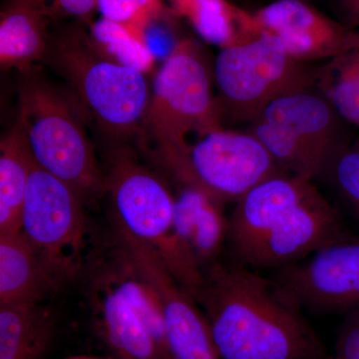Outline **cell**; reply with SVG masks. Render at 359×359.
I'll use <instances>...</instances> for the list:
<instances>
[{
	"label": "cell",
	"instance_id": "cell-28",
	"mask_svg": "<svg viewBox=\"0 0 359 359\" xmlns=\"http://www.w3.org/2000/svg\"><path fill=\"white\" fill-rule=\"evenodd\" d=\"M8 1H18L23 2V4H30V6L39 7V8L43 9V11H47L49 15H50V4H49V1L52 4V0H8ZM51 18V15H50Z\"/></svg>",
	"mask_w": 359,
	"mask_h": 359
},
{
	"label": "cell",
	"instance_id": "cell-30",
	"mask_svg": "<svg viewBox=\"0 0 359 359\" xmlns=\"http://www.w3.org/2000/svg\"><path fill=\"white\" fill-rule=\"evenodd\" d=\"M311 359H330V358H328V356H327V358H311Z\"/></svg>",
	"mask_w": 359,
	"mask_h": 359
},
{
	"label": "cell",
	"instance_id": "cell-18",
	"mask_svg": "<svg viewBox=\"0 0 359 359\" xmlns=\"http://www.w3.org/2000/svg\"><path fill=\"white\" fill-rule=\"evenodd\" d=\"M55 330V318L42 302L0 306V359H41Z\"/></svg>",
	"mask_w": 359,
	"mask_h": 359
},
{
	"label": "cell",
	"instance_id": "cell-9",
	"mask_svg": "<svg viewBox=\"0 0 359 359\" xmlns=\"http://www.w3.org/2000/svg\"><path fill=\"white\" fill-rule=\"evenodd\" d=\"M20 231L60 285L87 271L95 257L84 201L36 163L28 182Z\"/></svg>",
	"mask_w": 359,
	"mask_h": 359
},
{
	"label": "cell",
	"instance_id": "cell-4",
	"mask_svg": "<svg viewBox=\"0 0 359 359\" xmlns=\"http://www.w3.org/2000/svg\"><path fill=\"white\" fill-rule=\"evenodd\" d=\"M45 63L67 82L85 119L107 138L140 135L151 95L146 74L104 57L82 26L51 35Z\"/></svg>",
	"mask_w": 359,
	"mask_h": 359
},
{
	"label": "cell",
	"instance_id": "cell-10",
	"mask_svg": "<svg viewBox=\"0 0 359 359\" xmlns=\"http://www.w3.org/2000/svg\"><path fill=\"white\" fill-rule=\"evenodd\" d=\"M287 174L250 132L214 130L196 139L180 181L199 187L219 204L237 203L266 180Z\"/></svg>",
	"mask_w": 359,
	"mask_h": 359
},
{
	"label": "cell",
	"instance_id": "cell-6",
	"mask_svg": "<svg viewBox=\"0 0 359 359\" xmlns=\"http://www.w3.org/2000/svg\"><path fill=\"white\" fill-rule=\"evenodd\" d=\"M104 175L117 226L154 250L180 285L195 297L203 273L177 233L175 197L166 184L125 148L113 151Z\"/></svg>",
	"mask_w": 359,
	"mask_h": 359
},
{
	"label": "cell",
	"instance_id": "cell-23",
	"mask_svg": "<svg viewBox=\"0 0 359 359\" xmlns=\"http://www.w3.org/2000/svg\"><path fill=\"white\" fill-rule=\"evenodd\" d=\"M320 181L359 219V138L353 140L332 160Z\"/></svg>",
	"mask_w": 359,
	"mask_h": 359
},
{
	"label": "cell",
	"instance_id": "cell-11",
	"mask_svg": "<svg viewBox=\"0 0 359 359\" xmlns=\"http://www.w3.org/2000/svg\"><path fill=\"white\" fill-rule=\"evenodd\" d=\"M285 294L313 314H346L359 309V237L325 245L301 262L273 271Z\"/></svg>",
	"mask_w": 359,
	"mask_h": 359
},
{
	"label": "cell",
	"instance_id": "cell-16",
	"mask_svg": "<svg viewBox=\"0 0 359 359\" xmlns=\"http://www.w3.org/2000/svg\"><path fill=\"white\" fill-rule=\"evenodd\" d=\"M60 287L21 231L0 233V306L42 302Z\"/></svg>",
	"mask_w": 359,
	"mask_h": 359
},
{
	"label": "cell",
	"instance_id": "cell-7",
	"mask_svg": "<svg viewBox=\"0 0 359 359\" xmlns=\"http://www.w3.org/2000/svg\"><path fill=\"white\" fill-rule=\"evenodd\" d=\"M250 125L278 166L306 181H320L353 141L351 126L316 87L276 99Z\"/></svg>",
	"mask_w": 359,
	"mask_h": 359
},
{
	"label": "cell",
	"instance_id": "cell-19",
	"mask_svg": "<svg viewBox=\"0 0 359 359\" xmlns=\"http://www.w3.org/2000/svg\"><path fill=\"white\" fill-rule=\"evenodd\" d=\"M174 13L185 18L198 35L219 49L259 34L252 13L228 0H169Z\"/></svg>",
	"mask_w": 359,
	"mask_h": 359
},
{
	"label": "cell",
	"instance_id": "cell-15",
	"mask_svg": "<svg viewBox=\"0 0 359 359\" xmlns=\"http://www.w3.org/2000/svg\"><path fill=\"white\" fill-rule=\"evenodd\" d=\"M174 197L177 233L204 275L221 261L228 241L229 218L224 215V205L199 187L182 184Z\"/></svg>",
	"mask_w": 359,
	"mask_h": 359
},
{
	"label": "cell",
	"instance_id": "cell-1",
	"mask_svg": "<svg viewBox=\"0 0 359 359\" xmlns=\"http://www.w3.org/2000/svg\"><path fill=\"white\" fill-rule=\"evenodd\" d=\"M219 359H311L327 351L304 316L273 278L218 262L196 295Z\"/></svg>",
	"mask_w": 359,
	"mask_h": 359
},
{
	"label": "cell",
	"instance_id": "cell-13",
	"mask_svg": "<svg viewBox=\"0 0 359 359\" xmlns=\"http://www.w3.org/2000/svg\"><path fill=\"white\" fill-rule=\"evenodd\" d=\"M252 13L257 33L275 35L290 56L304 62L325 63L359 45V30L304 0H276Z\"/></svg>",
	"mask_w": 359,
	"mask_h": 359
},
{
	"label": "cell",
	"instance_id": "cell-14",
	"mask_svg": "<svg viewBox=\"0 0 359 359\" xmlns=\"http://www.w3.org/2000/svg\"><path fill=\"white\" fill-rule=\"evenodd\" d=\"M89 302L101 339L114 359H171L161 351L152 334L118 287L105 259L94 257Z\"/></svg>",
	"mask_w": 359,
	"mask_h": 359
},
{
	"label": "cell",
	"instance_id": "cell-8",
	"mask_svg": "<svg viewBox=\"0 0 359 359\" xmlns=\"http://www.w3.org/2000/svg\"><path fill=\"white\" fill-rule=\"evenodd\" d=\"M323 65L292 57L268 32L223 47L212 71L222 122L250 124L276 99L316 87Z\"/></svg>",
	"mask_w": 359,
	"mask_h": 359
},
{
	"label": "cell",
	"instance_id": "cell-27",
	"mask_svg": "<svg viewBox=\"0 0 359 359\" xmlns=\"http://www.w3.org/2000/svg\"><path fill=\"white\" fill-rule=\"evenodd\" d=\"M337 9L344 26L348 29L359 30V0H337Z\"/></svg>",
	"mask_w": 359,
	"mask_h": 359
},
{
	"label": "cell",
	"instance_id": "cell-22",
	"mask_svg": "<svg viewBox=\"0 0 359 359\" xmlns=\"http://www.w3.org/2000/svg\"><path fill=\"white\" fill-rule=\"evenodd\" d=\"M316 87L347 125L359 129V45L323 63Z\"/></svg>",
	"mask_w": 359,
	"mask_h": 359
},
{
	"label": "cell",
	"instance_id": "cell-5",
	"mask_svg": "<svg viewBox=\"0 0 359 359\" xmlns=\"http://www.w3.org/2000/svg\"><path fill=\"white\" fill-rule=\"evenodd\" d=\"M20 74L16 125L35 163L65 182L84 203L98 199L106 193L105 175L76 101L35 67Z\"/></svg>",
	"mask_w": 359,
	"mask_h": 359
},
{
	"label": "cell",
	"instance_id": "cell-3",
	"mask_svg": "<svg viewBox=\"0 0 359 359\" xmlns=\"http://www.w3.org/2000/svg\"><path fill=\"white\" fill-rule=\"evenodd\" d=\"M214 84V75L192 39L177 42L156 74L139 138L179 182L185 174L191 139L223 128Z\"/></svg>",
	"mask_w": 359,
	"mask_h": 359
},
{
	"label": "cell",
	"instance_id": "cell-20",
	"mask_svg": "<svg viewBox=\"0 0 359 359\" xmlns=\"http://www.w3.org/2000/svg\"><path fill=\"white\" fill-rule=\"evenodd\" d=\"M34 164L25 136L15 124L0 143V233L20 231L21 212Z\"/></svg>",
	"mask_w": 359,
	"mask_h": 359
},
{
	"label": "cell",
	"instance_id": "cell-21",
	"mask_svg": "<svg viewBox=\"0 0 359 359\" xmlns=\"http://www.w3.org/2000/svg\"><path fill=\"white\" fill-rule=\"evenodd\" d=\"M88 33L92 44L104 57L146 75L154 69L156 58L145 32L101 18L92 23Z\"/></svg>",
	"mask_w": 359,
	"mask_h": 359
},
{
	"label": "cell",
	"instance_id": "cell-17",
	"mask_svg": "<svg viewBox=\"0 0 359 359\" xmlns=\"http://www.w3.org/2000/svg\"><path fill=\"white\" fill-rule=\"evenodd\" d=\"M51 18L39 7L7 1L0 13V67L20 73L45 62L51 35Z\"/></svg>",
	"mask_w": 359,
	"mask_h": 359
},
{
	"label": "cell",
	"instance_id": "cell-2",
	"mask_svg": "<svg viewBox=\"0 0 359 359\" xmlns=\"http://www.w3.org/2000/svg\"><path fill=\"white\" fill-rule=\"evenodd\" d=\"M339 209L314 185L278 175L250 190L229 217L231 263L280 269L349 235Z\"/></svg>",
	"mask_w": 359,
	"mask_h": 359
},
{
	"label": "cell",
	"instance_id": "cell-12",
	"mask_svg": "<svg viewBox=\"0 0 359 359\" xmlns=\"http://www.w3.org/2000/svg\"><path fill=\"white\" fill-rule=\"evenodd\" d=\"M116 242L159 295L172 359H219L205 314L154 250L117 226Z\"/></svg>",
	"mask_w": 359,
	"mask_h": 359
},
{
	"label": "cell",
	"instance_id": "cell-26",
	"mask_svg": "<svg viewBox=\"0 0 359 359\" xmlns=\"http://www.w3.org/2000/svg\"><path fill=\"white\" fill-rule=\"evenodd\" d=\"M98 0H52L50 15L86 20L97 11Z\"/></svg>",
	"mask_w": 359,
	"mask_h": 359
},
{
	"label": "cell",
	"instance_id": "cell-24",
	"mask_svg": "<svg viewBox=\"0 0 359 359\" xmlns=\"http://www.w3.org/2000/svg\"><path fill=\"white\" fill-rule=\"evenodd\" d=\"M101 18L145 32L165 13L163 0H98Z\"/></svg>",
	"mask_w": 359,
	"mask_h": 359
},
{
	"label": "cell",
	"instance_id": "cell-25",
	"mask_svg": "<svg viewBox=\"0 0 359 359\" xmlns=\"http://www.w3.org/2000/svg\"><path fill=\"white\" fill-rule=\"evenodd\" d=\"M334 351L335 359H359V309L344 314Z\"/></svg>",
	"mask_w": 359,
	"mask_h": 359
},
{
	"label": "cell",
	"instance_id": "cell-29",
	"mask_svg": "<svg viewBox=\"0 0 359 359\" xmlns=\"http://www.w3.org/2000/svg\"><path fill=\"white\" fill-rule=\"evenodd\" d=\"M68 359H103V358H89V356H77V358H72Z\"/></svg>",
	"mask_w": 359,
	"mask_h": 359
}]
</instances>
